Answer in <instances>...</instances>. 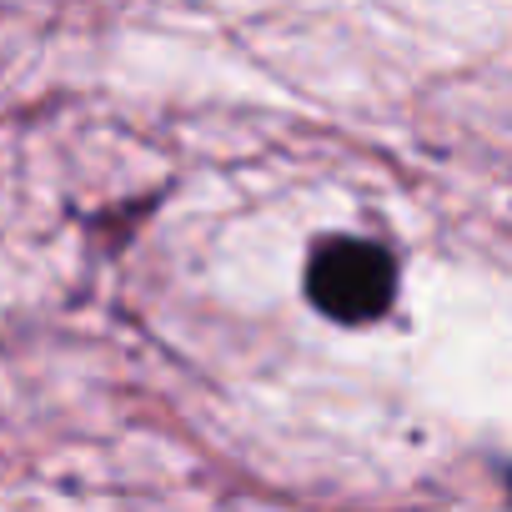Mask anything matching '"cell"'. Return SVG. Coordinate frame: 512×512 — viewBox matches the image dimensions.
<instances>
[{
	"label": "cell",
	"instance_id": "cell-1",
	"mask_svg": "<svg viewBox=\"0 0 512 512\" xmlns=\"http://www.w3.org/2000/svg\"><path fill=\"white\" fill-rule=\"evenodd\" d=\"M307 297L317 302L322 317L362 327V322H377L392 307L397 267L377 241L332 236L312 251V262H307Z\"/></svg>",
	"mask_w": 512,
	"mask_h": 512
}]
</instances>
